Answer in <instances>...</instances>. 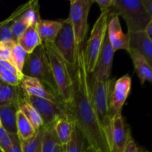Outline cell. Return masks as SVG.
<instances>
[{
    "instance_id": "6da1fadb",
    "label": "cell",
    "mask_w": 152,
    "mask_h": 152,
    "mask_svg": "<svg viewBox=\"0 0 152 152\" xmlns=\"http://www.w3.org/2000/svg\"><path fill=\"white\" fill-rule=\"evenodd\" d=\"M73 74L72 96L65 103L66 114L84 136L87 145L94 152H111L106 132L101 125L91 101L88 73L86 69L84 49L77 51Z\"/></svg>"
},
{
    "instance_id": "7a4b0ae2",
    "label": "cell",
    "mask_w": 152,
    "mask_h": 152,
    "mask_svg": "<svg viewBox=\"0 0 152 152\" xmlns=\"http://www.w3.org/2000/svg\"><path fill=\"white\" fill-rule=\"evenodd\" d=\"M48 59L53 80L57 88L58 96L65 103L70 102L72 96L73 79L69 65L58 52L53 43H42Z\"/></svg>"
},
{
    "instance_id": "3957f363",
    "label": "cell",
    "mask_w": 152,
    "mask_h": 152,
    "mask_svg": "<svg viewBox=\"0 0 152 152\" xmlns=\"http://www.w3.org/2000/svg\"><path fill=\"white\" fill-rule=\"evenodd\" d=\"M22 74L26 77L37 79L58 96L57 88L43 44L28 53L24 64Z\"/></svg>"
},
{
    "instance_id": "277c9868",
    "label": "cell",
    "mask_w": 152,
    "mask_h": 152,
    "mask_svg": "<svg viewBox=\"0 0 152 152\" xmlns=\"http://www.w3.org/2000/svg\"><path fill=\"white\" fill-rule=\"evenodd\" d=\"M123 16L128 32L144 31L152 17L142 6L141 0H114L111 13Z\"/></svg>"
},
{
    "instance_id": "5b68a950",
    "label": "cell",
    "mask_w": 152,
    "mask_h": 152,
    "mask_svg": "<svg viewBox=\"0 0 152 152\" xmlns=\"http://www.w3.org/2000/svg\"><path fill=\"white\" fill-rule=\"evenodd\" d=\"M110 11L102 12L93 27L87 46L84 49L86 69L88 74H92L96 65V59L102 48L105 34L107 33Z\"/></svg>"
},
{
    "instance_id": "8992f818",
    "label": "cell",
    "mask_w": 152,
    "mask_h": 152,
    "mask_svg": "<svg viewBox=\"0 0 152 152\" xmlns=\"http://www.w3.org/2000/svg\"><path fill=\"white\" fill-rule=\"evenodd\" d=\"M115 81V79H109L106 81L94 80L93 86L92 88L91 87L92 103L98 119L105 131H106L111 120L110 105L111 92Z\"/></svg>"
},
{
    "instance_id": "52a82bcc",
    "label": "cell",
    "mask_w": 152,
    "mask_h": 152,
    "mask_svg": "<svg viewBox=\"0 0 152 152\" xmlns=\"http://www.w3.org/2000/svg\"><path fill=\"white\" fill-rule=\"evenodd\" d=\"M94 0H71L68 19L72 26L74 38L78 48L83 47L88 33V19Z\"/></svg>"
},
{
    "instance_id": "ba28073f",
    "label": "cell",
    "mask_w": 152,
    "mask_h": 152,
    "mask_svg": "<svg viewBox=\"0 0 152 152\" xmlns=\"http://www.w3.org/2000/svg\"><path fill=\"white\" fill-rule=\"evenodd\" d=\"M53 44L68 65L74 68L77 62V51L80 48L77 47L72 26L68 18L62 20V28Z\"/></svg>"
},
{
    "instance_id": "9c48e42d",
    "label": "cell",
    "mask_w": 152,
    "mask_h": 152,
    "mask_svg": "<svg viewBox=\"0 0 152 152\" xmlns=\"http://www.w3.org/2000/svg\"><path fill=\"white\" fill-rule=\"evenodd\" d=\"M105 132L111 152H123L126 144L132 138L130 128L121 113L111 118Z\"/></svg>"
},
{
    "instance_id": "30bf717a",
    "label": "cell",
    "mask_w": 152,
    "mask_h": 152,
    "mask_svg": "<svg viewBox=\"0 0 152 152\" xmlns=\"http://www.w3.org/2000/svg\"><path fill=\"white\" fill-rule=\"evenodd\" d=\"M26 99L38 111L44 126L53 124L58 118L66 114L65 102H56L36 96H26Z\"/></svg>"
},
{
    "instance_id": "8fae6325",
    "label": "cell",
    "mask_w": 152,
    "mask_h": 152,
    "mask_svg": "<svg viewBox=\"0 0 152 152\" xmlns=\"http://www.w3.org/2000/svg\"><path fill=\"white\" fill-rule=\"evenodd\" d=\"M114 50L105 34L102 48L96 59L93 74L94 80L97 81H106L110 79L111 67L113 64Z\"/></svg>"
},
{
    "instance_id": "7c38bea8",
    "label": "cell",
    "mask_w": 152,
    "mask_h": 152,
    "mask_svg": "<svg viewBox=\"0 0 152 152\" xmlns=\"http://www.w3.org/2000/svg\"><path fill=\"white\" fill-rule=\"evenodd\" d=\"M132 88V79L129 74L123 76L114 82L111 92L110 105V119L121 113L122 108L129 96Z\"/></svg>"
},
{
    "instance_id": "4fadbf2b",
    "label": "cell",
    "mask_w": 152,
    "mask_h": 152,
    "mask_svg": "<svg viewBox=\"0 0 152 152\" xmlns=\"http://www.w3.org/2000/svg\"><path fill=\"white\" fill-rule=\"evenodd\" d=\"M107 35L114 52L118 50L129 49V37L123 31L119 16L115 13H110L107 27Z\"/></svg>"
},
{
    "instance_id": "5bb4252c",
    "label": "cell",
    "mask_w": 152,
    "mask_h": 152,
    "mask_svg": "<svg viewBox=\"0 0 152 152\" xmlns=\"http://www.w3.org/2000/svg\"><path fill=\"white\" fill-rule=\"evenodd\" d=\"M20 88L26 96H36L56 102L62 101L59 96L36 78L24 76L21 81Z\"/></svg>"
},
{
    "instance_id": "9a60e30c",
    "label": "cell",
    "mask_w": 152,
    "mask_h": 152,
    "mask_svg": "<svg viewBox=\"0 0 152 152\" xmlns=\"http://www.w3.org/2000/svg\"><path fill=\"white\" fill-rule=\"evenodd\" d=\"M129 49H132L142 55L150 65H152V39L144 31L128 32ZM128 49V50H129Z\"/></svg>"
},
{
    "instance_id": "2e32d148",
    "label": "cell",
    "mask_w": 152,
    "mask_h": 152,
    "mask_svg": "<svg viewBox=\"0 0 152 152\" xmlns=\"http://www.w3.org/2000/svg\"><path fill=\"white\" fill-rule=\"evenodd\" d=\"M19 103H10L0 107V122L3 129L10 134H17L16 114Z\"/></svg>"
},
{
    "instance_id": "e0dca14e",
    "label": "cell",
    "mask_w": 152,
    "mask_h": 152,
    "mask_svg": "<svg viewBox=\"0 0 152 152\" xmlns=\"http://www.w3.org/2000/svg\"><path fill=\"white\" fill-rule=\"evenodd\" d=\"M61 28L62 20L54 21L40 19L37 23V31L42 43H53Z\"/></svg>"
},
{
    "instance_id": "ac0fdd59",
    "label": "cell",
    "mask_w": 152,
    "mask_h": 152,
    "mask_svg": "<svg viewBox=\"0 0 152 152\" xmlns=\"http://www.w3.org/2000/svg\"><path fill=\"white\" fill-rule=\"evenodd\" d=\"M131 59L133 62L135 72L137 74L141 85H143L145 81L151 83L152 80V68L151 65L148 64L146 59L141 54L132 49L127 50Z\"/></svg>"
},
{
    "instance_id": "d6986e66",
    "label": "cell",
    "mask_w": 152,
    "mask_h": 152,
    "mask_svg": "<svg viewBox=\"0 0 152 152\" xmlns=\"http://www.w3.org/2000/svg\"><path fill=\"white\" fill-rule=\"evenodd\" d=\"M37 22H36L28 26L16 41L28 54L34 51V49L39 45L42 44L37 31Z\"/></svg>"
},
{
    "instance_id": "ffe728a7",
    "label": "cell",
    "mask_w": 152,
    "mask_h": 152,
    "mask_svg": "<svg viewBox=\"0 0 152 152\" xmlns=\"http://www.w3.org/2000/svg\"><path fill=\"white\" fill-rule=\"evenodd\" d=\"M25 94L19 86H13L0 80V107L10 103H19Z\"/></svg>"
},
{
    "instance_id": "44dd1931",
    "label": "cell",
    "mask_w": 152,
    "mask_h": 152,
    "mask_svg": "<svg viewBox=\"0 0 152 152\" xmlns=\"http://www.w3.org/2000/svg\"><path fill=\"white\" fill-rule=\"evenodd\" d=\"M74 126L72 120L67 114L58 118L53 123L55 132L62 145H66L69 141Z\"/></svg>"
},
{
    "instance_id": "7402d4cb",
    "label": "cell",
    "mask_w": 152,
    "mask_h": 152,
    "mask_svg": "<svg viewBox=\"0 0 152 152\" xmlns=\"http://www.w3.org/2000/svg\"><path fill=\"white\" fill-rule=\"evenodd\" d=\"M24 75L11 63L7 61L0 60V80L13 86H20Z\"/></svg>"
},
{
    "instance_id": "603a6c76",
    "label": "cell",
    "mask_w": 152,
    "mask_h": 152,
    "mask_svg": "<svg viewBox=\"0 0 152 152\" xmlns=\"http://www.w3.org/2000/svg\"><path fill=\"white\" fill-rule=\"evenodd\" d=\"M19 110L23 113L24 115L28 119V121L31 123V124L32 125V126L36 131L39 130L44 126L42 120L39 114L33 107V105L27 100L25 94V96L19 102Z\"/></svg>"
},
{
    "instance_id": "cb8c5ba5",
    "label": "cell",
    "mask_w": 152,
    "mask_h": 152,
    "mask_svg": "<svg viewBox=\"0 0 152 152\" xmlns=\"http://www.w3.org/2000/svg\"><path fill=\"white\" fill-rule=\"evenodd\" d=\"M60 145L59 140L53 128V124L44 126L42 140V152H54L57 146Z\"/></svg>"
},
{
    "instance_id": "d4e9b609",
    "label": "cell",
    "mask_w": 152,
    "mask_h": 152,
    "mask_svg": "<svg viewBox=\"0 0 152 152\" xmlns=\"http://www.w3.org/2000/svg\"><path fill=\"white\" fill-rule=\"evenodd\" d=\"M86 145L84 136L78 128L74 126L69 141L66 145H62V148L63 152H83Z\"/></svg>"
},
{
    "instance_id": "484cf974",
    "label": "cell",
    "mask_w": 152,
    "mask_h": 152,
    "mask_svg": "<svg viewBox=\"0 0 152 152\" xmlns=\"http://www.w3.org/2000/svg\"><path fill=\"white\" fill-rule=\"evenodd\" d=\"M16 129L17 135L20 140H27L30 139L37 132L23 113L19 110L17 111L16 114Z\"/></svg>"
},
{
    "instance_id": "4316f807",
    "label": "cell",
    "mask_w": 152,
    "mask_h": 152,
    "mask_svg": "<svg viewBox=\"0 0 152 152\" xmlns=\"http://www.w3.org/2000/svg\"><path fill=\"white\" fill-rule=\"evenodd\" d=\"M27 56V52L17 42H14L12 47L9 62L11 63L19 72L22 73Z\"/></svg>"
},
{
    "instance_id": "83f0119b",
    "label": "cell",
    "mask_w": 152,
    "mask_h": 152,
    "mask_svg": "<svg viewBox=\"0 0 152 152\" xmlns=\"http://www.w3.org/2000/svg\"><path fill=\"white\" fill-rule=\"evenodd\" d=\"M13 22V16L12 14L6 19L0 22V42L8 43L15 42L12 31Z\"/></svg>"
},
{
    "instance_id": "f1b7e54d",
    "label": "cell",
    "mask_w": 152,
    "mask_h": 152,
    "mask_svg": "<svg viewBox=\"0 0 152 152\" xmlns=\"http://www.w3.org/2000/svg\"><path fill=\"white\" fill-rule=\"evenodd\" d=\"M11 143V139L9 134L2 127L0 128V148L4 152H8Z\"/></svg>"
},
{
    "instance_id": "f546056e",
    "label": "cell",
    "mask_w": 152,
    "mask_h": 152,
    "mask_svg": "<svg viewBox=\"0 0 152 152\" xmlns=\"http://www.w3.org/2000/svg\"><path fill=\"white\" fill-rule=\"evenodd\" d=\"M16 42H0V60L7 61L9 62L10 57V53H11L12 47L13 45Z\"/></svg>"
},
{
    "instance_id": "4dcf8cb0",
    "label": "cell",
    "mask_w": 152,
    "mask_h": 152,
    "mask_svg": "<svg viewBox=\"0 0 152 152\" xmlns=\"http://www.w3.org/2000/svg\"><path fill=\"white\" fill-rule=\"evenodd\" d=\"M10 137L11 139V146L8 152H22V145H21V140L17 134H10Z\"/></svg>"
},
{
    "instance_id": "1f68e13d",
    "label": "cell",
    "mask_w": 152,
    "mask_h": 152,
    "mask_svg": "<svg viewBox=\"0 0 152 152\" xmlns=\"http://www.w3.org/2000/svg\"><path fill=\"white\" fill-rule=\"evenodd\" d=\"M114 0H95L94 1L99 5L102 13L110 11L114 6Z\"/></svg>"
},
{
    "instance_id": "d6a6232c",
    "label": "cell",
    "mask_w": 152,
    "mask_h": 152,
    "mask_svg": "<svg viewBox=\"0 0 152 152\" xmlns=\"http://www.w3.org/2000/svg\"><path fill=\"white\" fill-rule=\"evenodd\" d=\"M123 152H140L139 148L133 140V138H132L126 144Z\"/></svg>"
},
{
    "instance_id": "836d02e7",
    "label": "cell",
    "mask_w": 152,
    "mask_h": 152,
    "mask_svg": "<svg viewBox=\"0 0 152 152\" xmlns=\"http://www.w3.org/2000/svg\"><path fill=\"white\" fill-rule=\"evenodd\" d=\"M142 6L144 7L147 13L152 17V1L151 0H141Z\"/></svg>"
},
{
    "instance_id": "e575fe53",
    "label": "cell",
    "mask_w": 152,
    "mask_h": 152,
    "mask_svg": "<svg viewBox=\"0 0 152 152\" xmlns=\"http://www.w3.org/2000/svg\"><path fill=\"white\" fill-rule=\"evenodd\" d=\"M144 32H145V34L148 36V38L152 39V21H151V22L147 25V26L145 27V30H144Z\"/></svg>"
},
{
    "instance_id": "d590c367",
    "label": "cell",
    "mask_w": 152,
    "mask_h": 152,
    "mask_svg": "<svg viewBox=\"0 0 152 152\" xmlns=\"http://www.w3.org/2000/svg\"><path fill=\"white\" fill-rule=\"evenodd\" d=\"M54 152H63V148H62V145H60L57 146V148L55 149Z\"/></svg>"
},
{
    "instance_id": "8d00e7d4",
    "label": "cell",
    "mask_w": 152,
    "mask_h": 152,
    "mask_svg": "<svg viewBox=\"0 0 152 152\" xmlns=\"http://www.w3.org/2000/svg\"><path fill=\"white\" fill-rule=\"evenodd\" d=\"M83 152H94L93 151V150L91 149V148H90V147L88 146V145H86V148H85V149H84V151H83Z\"/></svg>"
},
{
    "instance_id": "74e56055",
    "label": "cell",
    "mask_w": 152,
    "mask_h": 152,
    "mask_svg": "<svg viewBox=\"0 0 152 152\" xmlns=\"http://www.w3.org/2000/svg\"><path fill=\"white\" fill-rule=\"evenodd\" d=\"M0 152H4V151H3L1 148H0Z\"/></svg>"
},
{
    "instance_id": "f35d334b",
    "label": "cell",
    "mask_w": 152,
    "mask_h": 152,
    "mask_svg": "<svg viewBox=\"0 0 152 152\" xmlns=\"http://www.w3.org/2000/svg\"><path fill=\"white\" fill-rule=\"evenodd\" d=\"M2 127V126H1V122H0V128H1Z\"/></svg>"
}]
</instances>
